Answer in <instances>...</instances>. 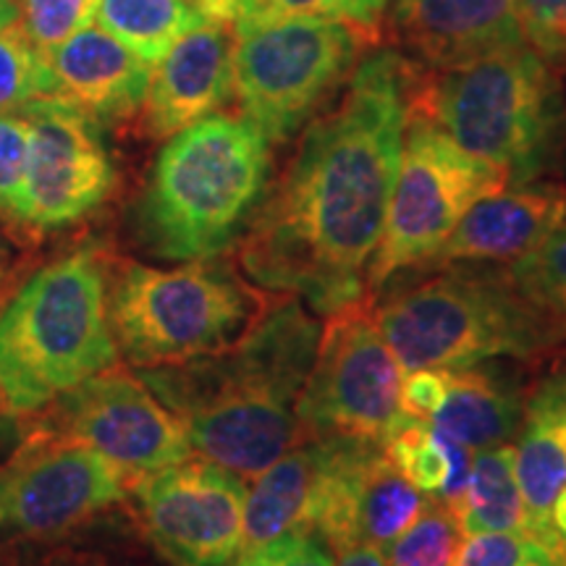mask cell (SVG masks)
<instances>
[{"mask_svg":"<svg viewBox=\"0 0 566 566\" xmlns=\"http://www.w3.org/2000/svg\"><path fill=\"white\" fill-rule=\"evenodd\" d=\"M30 124L21 113H0V216L24 223Z\"/></svg>","mask_w":566,"mask_h":566,"instance_id":"cell-31","label":"cell"},{"mask_svg":"<svg viewBox=\"0 0 566 566\" xmlns=\"http://www.w3.org/2000/svg\"><path fill=\"white\" fill-rule=\"evenodd\" d=\"M97 0H19L21 30L45 55L92 24Z\"/></svg>","mask_w":566,"mask_h":566,"instance_id":"cell-30","label":"cell"},{"mask_svg":"<svg viewBox=\"0 0 566 566\" xmlns=\"http://www.w3.org/2000/svg\"><path fill=\"white\" fill-rule=\"evenodd\" d=\"M116 365L108 281L95 250L40 268L0 315V399L13 415L40 412Z\"/></svg>","mask_w":566,"mask_h":566,"instance_id":"cell-5","label":"cell"},{"mask_svg":"<svg viewBox=\"0 0 566 566\" xmlns=\"http://www.w3.org/2000/svg\"><path fill=\"white\" fill-rule=\"evenodd\" d=\"M321 336V321L289 294L265 304L231 349L145 367L142 380L179 417L192 451L233 475L258 478L302 441L296 399Z\"/></svg>","mask_w":566,"mask_h":566,"instance_id":"cell-2","label":"cell"},{"mask_svg":"<svg viewBox=\"0 0 566 566\" xmlns=\"http://www.w3.org/2000/svg\"><path fill=\"white\" fill-rule=\"evenodd\" d=\"M399 51L367 55L342 105L310 124L281 187L242 244L247 275L331 317L363 304L391 202L412 103Z\"/></svg>","mask_w":566,"mask_h":566,"instance_id":"cell-1","label":"cell"},{"mask_svg":"<svg viewBox=\"0 0 566 566\" xmlns=\"http://www.w3.org/2000/svg\"><path fill=\"white\" fill-rule=\"evenodd\" d=\"M467 535L527 533L525 501L516 483L514 446L501 443L472 451L467 488L454 506Z\"/></svg>","mask_w":566,"mask_h":566,"instance_id":"cell-24","label":"cell"},{"mask_svg":"<svg viewBox=\"0 0 566 566\" xmlns=\"http://www.w3.org/2000/svg\"><path fill=\"white\" fill-rule=\"evenodd\" d=\"M401 365L367 304L331 315L307 384L296 399L302 441L359 436L384 443L401 409Z\"/></svg>","mask_w":566,"mask_h":566,"instance_id":"cell-11","label":"cell"},{"mask_svg":"<svg viewBox=\"0 0 566 566\" xmlns=\"http://www.w3.org/2000/svg\"><path fill=\"white\" fill-rule=\"evenodd\" d=\"M566 221V192L551 181L522 184L483 197L464 212L424 265L516 263Z\"/></svg>","mask_w":566,"mask_h":566,"instance_id":"cell-18","label":"cell"},{"mask_svg":"<svg viewBox=\"0 0 566 566\" xmlns=\"http://www.w3.org/2000/svg\"><path fill=\"white\" fill-rule=\"evenodd\" d=\"M51 407L48 428L95 449L132 483L192 454L179 417L142 375L118 365L61 394Z\"/></svg>","mask_w":566,"mask_h":566,"instance_id":"cell-13","label":"cell"},{"mask_svg":"<svg viewBox=\"0 0 566 566\" xmlns=\"http://www.w3.org/2000/svg\"><path fill=\"white\" fill-rule=\"evenodd\" d=\"M0 263H3V250H0Z\"/></svg>","mask_w":566,"mask_h":566,"instance_id":"cell-42","label":"cell"},{"mask_svg":"<svg viewBox=\"0 0 566 566\" xmlns=\"http://www.w3.org/2000/svg\"><path fill=\"white\" fill-rule=\"evenodd\" d=\"M384 451L396 470L428 499L454 509L472 470V449L449 438L436 424L401 415L384 438Z\"/></svg>","mask_w":566,"mask_h":566,"instance_id":"cell-23","label":"cell"},{"mask_svg":"<svg viewBox=\"0 0 566 566\" xmlns=\"http://www.w3.org/2000/svg\"><path fill=\"white\" fill-rule=\"evenodd\" d=\"M551 530H554L556 541L566 548V488L558 493L554 512H551Z\"/></svg>","mask_w":566,"mask_h":566,"instance_id":"cell-39","label":"cell"},{"mask_svg":"<svg viewBox=\"0 0 566 566\" xmlns=\"http://www.w3.org/2000/svg\"><path fill=\"white\" fill-rule=\"evenodd\" d=\"M401 370H457L485 359H530L562 338L509 268L446 265L436 279L370 310Z\"/></svg>","mask_w":566,"mask_h":566,"instance_id":"cell-6","label":"cell"},{"mask_svg":"<svg viewBox=\"0 0 566 566\" xmlns=\"http://www.w3.org/2000/svg\"><path fill=\"white\" fill-rule=\"evenodd\" d=\"M313 485L315 449L310 441H300L254 478L244 501L242 551H254L296 527H307Z\"/></svg>","mask_w":566,"mask_h":566,"instance_id":"cell-22","label":"cell"},{"mask_svg":"<svg viewBox=\"0 0 566 566\" xmlns=\"http://www.w3.org/2000/svg\"><path fill=\"white\" fill-rule=\"evenodd\" d=\"M554 554L562 551L548 548L527 533L467 535L454 566H535Z\"/></svg>","mask_w":566,"mask_h":566,"instance_id":"cell-32","label":"cell"},{"mask_svg":"<svg viewBox=\"0 0 566 566\" xmlns=\"http://www.w3.org/2000/svg\"><path fill=\"white\" fill-rule=\"evenodd\" d=\"M19 0H0V30L19 24Z\"/></svg>","mask_w":566,"mask_h":566,"instance_id":"cell-40","label":"cell"},{"mask_svg":"<svg viewBox=\"0 0 566 566\" xmlns=\"http://www.w3.org/2000/svg\"><path fill=\"white\" fill-rule=\"evenodd\" d=\"M446 396L430 424L467 449H491L516 436L525 412L522 378L501 359L443 370Z\"/></svg>","mask_w":566,"mask_h":566,"instance_id":"cell-21","label":"cell"},{"mask_svg":"<svg viewBox=\"0 0 566 566\" xmlns=\"http://www.w3.org/2000/svg\"><path fill=\"white\" fill-rule=\"evenodd\" d=\"M263 310V296L216 260L168 271L129 263L108 294L118 352L142 370L231 349Z\"/></svg>","mask_w":566,"mask_h":566,"instance_id":"cell-7","label":"cell"},{"mask_svg":"<svg viewBox=\"0 0 566 566\" xmlns=\"http://www.w3.org/2000/svg\"><path fill=\"white\" fill-rule=\"evenodd\" d=\"M522 294L566 336V221L527 258L509 265Z\"/></svg>","mask_w":566,"mask_h":566,"instance_id":"cell-27","label":"cell"},{"mask_svg":"<svg viewBox=\"0 0 566 566\" xmlns=\"http://www.w3.org/2000/svg\"><path fill=\"white\" fill-rule=\"evenodd\" d=\"M97 24L155 66L205 19L192 0H97Z\"/></svg>","mask_w":566,"mask_h":566,"instance_id":"cell-25","label":"cell"},{"mask_svg":"<svg viewBox=\"0 0 566 566\" xmlns=\"http://www.w3.org/2000/svg\"><path fill=\"white\" fill-rule=\"evenodd\" d=\"M59 92L101 122H122L145 105L153 66L101 24L84 27L48 53Z\"/></svg>","mask_w":566,"mask_h":566,"instance_id":"cell-19","label":"cell"},{"mask_svg":"<svg viewBox=\"0 0 566 566\" xmlns=\"http://www.w3.org/2000/svg\"><path fill=\"white\" fill-rule=\"evenodd\" d=\"M0 566H122L101 548L74 541L17 543V548L0 556Z\"/></svg>","mask_w":566,"mask_h":566,"instance_id":"cell-35","label":"cell"},{"mask_svg":"<svg viewBox=\"0 0 566 566\" xmlns=\"http://www.w3.org/2000/svg\"><path fill=\"white\" fill-rule=\"evenodd\" d=\"M409 108L504 174L509 187L543 181L566 158L562 82L527 42L433 71L412 87Z\"/></svg>","mask_w":566,"mask_h":566,"instance_id":"cell-4","label":"cell"},{"mask_svg":"<svg viewBox=\"0 0 566 566\" xmlns=\"http://www.w3.org/2000/svg\"><path fill=\"white\" fill-rule=\"evenodd\" d=\"M462 543L454 509L430 499L424 512L384 551L386 566H454Z\"/></svg>","mask_w":566,"mask_h":566,"instance_id":"cell-26","label":"cell"},{"mask_svg":"<svg viewBox=\"0 0 566 566\" xmlns=\"http://www.w3.org/2000/svg\"><path fill=\"white\" fill-rule=\"evenodd\" d=\"M506 187L504 174L472 158L409 108L399 174L380 244L367 268V286L378 294L396 273L422 268L472 205Z\"/></svg>","mask_w":566,"mask_h":566,"instance_id":"cell-9","label":"cell"},{"mask_svg":"<svg viewBox=\"0 0 566 566\" xmlns=\"http://www.w3.org/2000/svg\"><path fill=\"white\" fill-rule=\"evenodd\" d=\"M514 459L527 535L548 548L566 551L551 530V512L566 488V370L546 375L525 396Z\"/></svg>","mask_w":566,"mask_h":566,"instance_id":"cell-20","label":"cell"},{"mask_svg":"<svg viewBox=\"0 0 566 566\" xmlns=\"http://www.w3.org/2000/svg\"><path fill=\"white\" fill-rule=\"evenodd\" d=\"M271 142L244 116L210 113L168 137L137 208L145 244L166 260H212L239 242L265 200Z\"/></svg>","mask_w":566,"mask_h":566,"instance_id":"cell-3","label":"cell"},{"mask_svg":"<svg viewBox=\"0 0 566 566\" xmlns=\"http://www.w3.org/2000/svg\"><path fill=\"white\" fill-rule=\"evenodd\" d=\"M205 19L233 21V0H192Z\"/></svg>","mask_w":566,"mask_h":566,"instance_id":"cell-38","label":"cell"},{"mask_svg":"<svg viewBox=\"0 0 566 566\" xmlns=\"http://www.w3.org/2000/svg\"><path fill=\"white\" fill-rule=\"evenodd\" d=\"M446 396V375L443 370H409V378L401 384V409L407 415L430 420L438 412Z\"/></svg>","mask_w":566,"mask_h":566,"instance_id":"cell-36","label":"cell"},{"mask_svg":"<svg viewBox=\"0 0 566 566\" xmlns=\"http://www.w3.org/2000/svg\"><path fill=\"white\" fill-rule=\"evenodd\" d=\"M525 42L554 71H566V0H516Z\"/></svg>","mask_w":566,"mask_h":566,"instance_id":"cell-33","label":"cell"},{"mask_svg":"<svg viewBox=\"0 0 566 566\" xmlns=\"http://www.w3.org/2000/svg\"><path fill=\"white\" fill-rule=\"evenodd\" d=\"M129 488L103 454L45 424L0 467V533L11 543L59 541L122 504Z\"/></svg>","mask_w":566,"mask_h":566,"instance_id":"cell-10","label":"cell"},{"mask_svg":"<svg viewBox=\"0 0 566 566\" xmlns=\"http://www.w3.org/2000/svg\"><path fill=\"white\" fill-rule=\"evenodd\" d=\"M233 97V24L202 19L153 66L145 126L153 137H174Z\"/></svg>","mask_w":566,"mask_h":566,"instance_id":"cell-16","label":"cell"},{"mask_svg":"<svg viewBox=\"0 0 566 566\" xmlns=\"http://www.w3.org/2000/svg\"><path fill=\"white\" fill-rule=\"evenodd\" d=\"M145 535L174 566H229L242 551L244 480L208 459H184L134 483Z\"/></svg>","mask_w":566,"mask_h":566,"instance_id":"cell-14","label":"cell"},{"mask_svg":"<svg viewBox=\"0 0 566 566\" xmlns=\"http://www.w3.org/2000/svg\"><path fill=\"white\" fill-rule=\"evenodd\" d=\"M388 6L391 0H233V21L321 17L346 21L359 32H373L378 30Z\"/></svg>","mask_w":566,"mask_h":566,"instance_id":"cell-29","label":"cell"},{"mask_svg":"<svg viewBox=\"0 0 566 566\" xmlns=\"http://www.w3.org/2000/svg\"><path fill=\"white\" fill-rule=\"evenodd\" d=\"M21 116L30 124L24 223L51 231L82 221L116 181L97 122L61 92L27 103Z\"/></svg>","mask_w":566,"mask_h":566,"instance_id":"cell-15","label":"cell"},{"mask_svg":"<svg viewBox=\"0 0 566 566\" xmlns=\"http://www.w3.org/2000/svg\"><path fill=\"white\" fill-rule=\"evenodd\" d=\"M315 449L307 527L331 548L370 543L386 551L428 506L386 457L384 443L359 436L304 438Z\"/></svg>","mask_w":566,"mask_h":566,"instance_id":"cell-12","label":"cell"},{"mask_svg":"<svg viewBox=\"0 0 566 566\" xmlns=\"http://www.w3.org/2000/svg\"><path fill=\"white\" fill-rule=\"evenodd\" d=\"M535 566H566V551H562V554H554V556L543 558V562L535 564Z\"/></svg>","mask_w":566,"mask_h":566,"instance_id":"cell-41","label":"cell"},{"mask_svg":"<svg viewBox=\"0 0 566 566\" xmlns=\"http://www.w3.org/2000/svg\"><path fill=\"white\" fill-rule=\"evenodd\" d=\"M365 32L346 21L279 17L233 21V95L271 145L313 118L363 51Z\"/></svg>","mask_w":566,"mask_h":566,"instance_id":"cell-8","label":"cell"},{"mask_svg":"<svg viewBox=\"0 0 566 566\" xmlns=\"http://www.w3.org/2000/svg\"><path fill=\"white\" fill-rule=\"evenodd\" d=\"M336 566H386V554L370 543H352L338 548Z\"/></svg>","mask_w":566,"mask_h":566,"instance_id":"cell-37","label":"cell"},{"mask_svg":"<svg viewBox=\"0 0 566 566\" xmlns=\"http://www.w3.org/2000/svg\"><path fill=\"white\" fill-rule=\"evenodd\" d=\"M55 82L48 59L32 45L19 24L0 30V113L21 111L38 97L55 95Z\"/></svg>","mask_w":566,"mask_h":566,"instance_id":"cell-28","label":"cell"},{"mask_svg":"<svg viewBox=\"0 0 566 566\" xmlns=\"http://www.w3.org/2000/svg\"><path fill=\"white\" fill-rule=\"evenodd\" d=\"M321 533L296 527L254 551H242L233 566H336L334 554Z\"/></svg>","mask_w":566,"mask_h":566,"instance_id":"cell-34","label":"cell"},{"mask_svg":"<svg viewBox=\"0 0 566 566\" xmlns=\"http://www.w3.org/2000/svg\"><path fill=\"white\" fill-rule=\"evenodd\" d=\"M391 27L422 66L443 71L525 45L516 0H391Z\"/></svg>","mask_w":566,"mask_h":566,"instance_id":"cell-17","label":"cell"}]
</instances>
